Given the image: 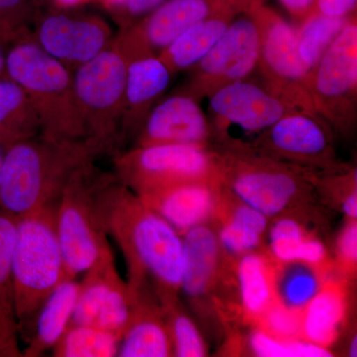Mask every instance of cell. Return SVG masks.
I'll return each instance as SVG.
<instances>
[{"mask_svg":"<svg viewBox=\"0 0 357 357\" xmlns=\"http://www.w3.org/2000/svg\"><path fill=\"white\" fill-rule=\"evenodd\" d=\"M107 236L119 244L131 291H147L162 307L178 301L184 271L183 237L115 178L102 197Z\"/></svg>","mask_w":357,"mask_h":357,"instance_id":"cell-1","label":"cell"},{"mask_svg":"<svg viewBox=\"0 0 357 357\" xmlns=\"http://www.w3.org/2000/svg\"><path fill=\"white\" fill-rule=\"evenodd\" d=\"M100 155L86 140L55 141L38 135L11 145L0 171V211L17 220L56 203L73 174Z\"/></svg>","mask_w":357,"mask_h":357,"instance_id":"cell-2","label":"cell"},{"mask_svg":"<svg viewBox=\"0 0 357 357\" xmlns=\"http://www.w3.org/2000/svg\"><path fill=\"white\" fill-rule=\"evenodd\" d=\"M4 75L31 100L42 137L86 140L77 107L73 70L40 48L31 35L7 47Z\"/></svg>","mask_w":357,"mask_h":357,"instance_id":"cell-3","label":"cell"},{"mask_svg":"<svg viewBox=\"0 0 357 357\" xmlns=\"http://www.w3.org/2000/svg\"><path fill=\"white\" fill-rule=\"evenodd\" d=\"M57 203L16 220L13 296L18 333L31 328L42 303L68 278L56 222Z\"/></svg>","mask_w":357,"mask_h":357,"instance_id":"cell-4","label":"cell"},{"mask_svg":"<svg viewBox=\"0 0 357 357\" xmlns=\"http://www.w3.org/2000/svg\"><path fill=\"white\" fill-rule=\"evenodd\" d=\"M115 178L89 162L73 174L59 197L56 222L68 278L77 279L112 250L102 197Z\"/></svg>","mask_w":357,"mask_h":357,"instance_id":"cell-5","label":"cell"},{"mask_svg":"<svg viewBox=\"0 0 357 357\" xmlns=\"http://www.w3.org/2000/svg\"><path fill=\"white\" fill-rule=\"evenodd\" d=\"M220 182L239 201L276 217L306 195L311 174L249 147L217 148Z\"/></svg>","mask_w":357,"mask_h":357,"instance_id":"cell-6","label":"cell"},{"mask_svg":"<svg viewBox=\"0 0 357 357\" xmlns=\"http://www.w3.org/2000/svg\"><path fill=\"white\" fill-rule=\"evenodd\" d=\"M126 67L128 59L112 41L109 48L73 72L86 140L102 155L112 153L121 143Z\"/></svg>","mask_w":357,"mask_h":357,"instance_id":"cell-7","label":"cell"},{"mask_svg":"<svg viewBox=\"0 0 357 357\" xmlns=\"http://www.w3.org/2000/svg\"><path fill=\"white\" fill-rule=\"evenodd\" d=\"M206 100L211 144L218 148L252 147L275 122L297 112L264 84L248 79L227 84Z\"/></svg>","mask_w":357,"mask_h":357,"instance_id":"cell-8","label":"cell"},{"mask_svg":"<svg viewBox=\"0 0 357 357\" xmlns=\"http://www.w3.org/2000/svg\"><path fill=\"white\" fill-rule=\"evenodd\" d=\"M115 175L136 195L195 181L220 178L213 150L191 144L133 146L116 154Z\"/></svg>","mask_w":357,"mask_h":357,"instance_id":"cell-9","label":"cell"},{"mask_svg":"<svg viewBox=\"0 0 357 357\" xmlns=\"http://www.w3.org/2000/svg\"><path fill=\"white\" fill-rule=\"evenodd\" d=\"M310 93L317 114L331 130L351 136L357 121L356 14L312 73Z\"/></svg>","mask_w":357,"mask_h":357,"instance_id":"cell-10","label":"cell"},{"mask_svg":"<svg viewBox=\"0 0 357 357\" xmlns=\"http://www.w3.org/2000/svg\"><path fill=\"white\" fill-rule=\"evenodd\" d=\"M253 10L259 26L257 70L262 84L291 109L317 114L310 93L311 76L298 53L296 28L264 1L255 4Z\"/></svg>","mask_w":357,"mask_h":357,"instance_id":"cell-11","label":"cell"},{"mask_svg":"<svg viewBox=\"0 0 357 357\" xmlns=\"http://www.w3.org/2000/svg\"><path fill=\"white\" fill-rule=\"evenodd\" d=\"M255 4L237 14L218 43L190 69L185 93L202 102L223 86L249 79L257 70L260 32Z\"/></svg>","mask_w":357,"mask_h":357,"instance_id":"cell-12","label":"cell"},{"mask_svg":"<svg viewBox=\"0 0 357 357\" xmlns=\"http://www.w3.org/2000/svg\"><path fill=\"white\" fill-rule=\"evenodd\" d=\"M332 132L318 114L291 112L249 148L306 172L328 171L338 166Z\"/></svg>","mask_w":357,"mask_h":357,"instance_id":"cell-13","label":"cell"},{"mask_svg":"<svg viewBox=\"0 0 357 357\" xmlns=\"http://www.w3.org/2000/svg\"><path fill=\"white\" fill-rule=\"evenodd\" d=\"M31 36L42 50L74 72L109 48L115 35L100 16L55 8L40 11Z\"/></svg>","mask_w":357,"mask_h":357,"instance_id":"cell-14","label":"cell"},{"mask_svg":"<svg viewBox=\"0 0 357 357\" xmlns=\"http://www.w3.org/2000/svg\"><path fill=\"white\" fill-rule=\"evenodd\" d=\"M132 312L130 289L117 271L110 250L84 272L70 324L95 326L121 338Z\"/></svg>","mask_w":357,"mask_h":357,"instance_id":"cell-15","label":"cell"},{"mask_svg":"<svg viewBox=\"0 0 357 357\" xmlns=\"http://www.w3.org/2000/svg\"><path fill=\"white\" fill-rule=\"evenodd\" d=\"M264 0H166L151 13L128 27L119 37L126 43L158 55L185 30L215 14Z\"/></svg>","mask_w":357,"mask_h":357,"instance_id":"cell-16","label":"cell"},{"mask_svg":"<svg viewBox=\"0 0 357 357\" xmlns=\"http://www.w3.org/2000/svg\"><path fill=\"white\" fill-rule=\"evenodd\" d=\"M210 123L198 100L185 93L169 96L150 110L134 146L157 144L211 145Z\"/></svg>","mask_w":357,"mask_h":357,"instance_id":"cell-17","label":"cell"},{"mask_svg":"<svg viewBox=\"0 0 357 357\" xmlns=\"http://www.w3.org/2000/svg\"><path fill=\"white\" fill-rule=\"evenodd\" d=\"M220 178L195 181L138 195L181 236L215 217L220 201Z\"/></svg>","mask_w":357,"mask_h":357,"instance_id":"cell-18","label":"cell"},{"mask_svg":"<svg viewBox=\"0 0 357 357\" xmlns=\"http://www.w3.org/2000/svg\"><path fill=\"white\" fill-rule=\"evenodd\" d=\"M128 59L121 140L135 138L150 110L168 88L173 74L156 54L141 52Z\"/></svg>","mask_w":357,"mask_h":357,"instance_id":"cell-19","label":"cell"},{"mask_svg":"<svg viewBox=\"0 0 357 357\" xmlns=\"http://www.w3.org/2000/svg\"><path fill=\"white\" fill-rule=\"evenodd\" d=\"M133 312L119 342V357L173 356L162 306L154 296L131 293Z\"/></svg>","mask_w":357,"mask_h":357,"instance_id":"cell-20","label":"cell"},{"mask_svg":"<svg viewBox=\"0 0 357 357\" xmlns=\"http://www.w3.org/2000/svg\"><path fill=\"white\" fill-rule=\"evenodd\" d=\"M79 293V282L74 278L65 279L52 291L35 316L23 357H40L53 349L70 325Z\"/></svg>","mask_w":357,"mask_h":357,"instance_id":"cell-21","label":"cell"},{"mask_svg":"<svg viewBox=\"0 0 357 357\" xmlns=\"http://www.w3.org/2000/svg\"><path fill=\"white\" fill-rule=\"evenodd\" d=\"M184 271L181 291L192 300L204 297L217 280L222 246L218 234L208 225H202L185 232Z\"/></svg>","mask_w":357,"mask_h":357,"instance_id":"cell-22","label":"cell"},{"mask_svg":"<svg viewBox=\"0 0 357 357\" xmlns=\"http://www.w3.org/2000/svg\"><path fill=\"white\" fill-rule=\"evenodd\" d=\"M248 7H231L197 23L160 52L159 58L173 75L192 69L218 43L237 14Z\"/></svg>","mask_w":357,"mask_h":357,"instance_id":"cell-23","label":"cell"},{"mask_svg":"<svg viewBox=\"0 0 357 357\" xmlns=\"http://www.w3.org/2000/svg\"><path fill=\"white\" fill-rule=\"evenodd\" d=\"M236 201L225 202L222 191L215 213L222 218L218 237L223 251L232 256H243L261 244L268 218L237 198Z\"/></svg>","mask_w":357,"mask_h":357,"instance_id":"cell-24","label":"cell"},{"mask_svg":"<svg viewBox=\"0 0 357 357\" xmlns=\"http://www.w3.org/2000/svg\"><path fill=\"white\" fill-rule=\"evenodd\" d=\"M345 309V293L342 286L337 282H324L302 311L301 337L328 349L337 340Z\"/></svg>","mask_w":357,"mask_h":357,"instance_id":"cell-25","label":"cell"},{"mask_svg":"<svg viewBox=\"0 0 357 357\" xmlns=\"http://www.w3.org/2000/svg\"><path fill=\"white\" fill-rule=\"evenodd\" d=\"M275 266L268 258L253 252L241 256L237 264V283L246 319L257 323L276 300Z\"/></svg>","mask_w":357,"mask_h":357,"instance_id":"cell-26","label":"cell"},{"mask_svg":"<svg viewBox=\"0 0 357 357\" xmlns=\"http://www.w3.org/2000/svg\"><path fill=\"white\" fill-rule=\"evenodd\" d=\"M40 134V121L31 100L20 84L0 77V144L8 148Z\"/></svg>","mask_w":357,"mask_h":357,"instance_id":"cell-27","label":"cell"},{"mask_svg":"<svg viewBox=\"0 0 357 357\" xmlns=\"http://www.w3.org/2000/svg\"><path fill=\"white\" fill-rule=\"evenodd\" d=\"M269 246L277 264L307 263L326 269V251L323 243L307 234L304 227L291 218H281L270 229Z\"/></svg>","mask_w":357,"mask_h":357,"instance_id":"cell-28","label":"cell"},{"mask_svg":"<svg viewBox=\"0 0 357 357\" xmlns=\"http://www.w3.org/2000/svg\"><path fill=\"white\" fill-rule=\"evenodd\" d=\"M326 270L294 261L275 267V295L282 305L302 312L324 284Z\"/></svg>","mask_w":357,"mask_h":357,"instance_id":"cell-29","label":"cell"},{"mask_svg":"<svg viewBox=\"0 0 357 357\" xmlns=\"http://www.w3.org/2000/svg\"><path fill=\"white\" fill-rule=\"evenodd\" d=\"M354 14L347 17H331L314 10L301 21L296 29L298 53L310 76Z\"/></svg>","mask_w":357,"mask_h":357,"instance_id":"cell-30","label":"cell"},{"mask_svg":"<svg viewBox=\"0 0 357 357\" xmlns=\"http://www.w3.org/2000/svg\"><path fill=\"white\" fill-rule=\"evenodd\" d=\"M121 337L91 326L70 324L52 349L55 357H115Z\"/></svg>","mask_w":357,"mask_h":357,"instance_id":"cell-31","label":"cell"},{"mask_svg":"<svg viewBox=\"0 0 357 357\" xmlns=\"http://www.w3.org/2000/svg\"><path fill=\"white\" fill-rule=\"evenodd\" d=\"M16 220L13 215L0 211V317L14 325H16V319L13 296V251Z\"/></svg>","mask_w":357,"mask_h":357,"instance_id":"cell-32","label":"cell"},{"mask_svg":"<svg viewBox=\"0 0 357 357\" xmlns=\"http://www.w3.org/2000/svg\"><path fill=\"white\" fill-rule=\"evenodd\" d=\"M167 330L172 344L173 356L202 357L206 356V345L198 328L178 307V301L162 307Z\"/></svg>","mask_w":357,"mask_h":357,"instance_id":"cell-33","label":"cell"},{"mask_svg":"<svg viewBox=\"0 0 357 357\" xmlns=\"http://www.w3.org/2000/svg\"><path fill=\"white\" fill-rule=\"evenodd\" d=\"M39 0H0V40L9 45L32 34Z\"/></svg>","mask_w":357,"mask_h":357,"instance_id":"cell-34","label":"cell"},{"mask_svg":"<svg viewBox=\"0 0 357 357\" xmlns=\"http://www.w3.org/2000/svg\"><path fill=\"white\" fill-rule=\"evenodd\" d=\"M250 349L260 357H328L332 354L303 338L282 340L258 328L250 337Z\"/></svg>","mask_w":357,"mask_h":357,"instance_id":"cell-35","label":"cell"},{"mask_svg":"<svg viewBox=\"0 0 357 357\" xmlns=\"http://www.w3.org/2000/svg\"><path fill=\"white\" fill-rule=\"evenodd\" d=\"M302 312L294 311L275 300L257 321L260 328L272 337L282 340H298L301 337Z\"/></svg>","mask_w":357,"mask_h":357,"instance_id":"cell-36","label":"cell"},{"mask_svg":"<svg viewBox=\"0 0 357 357\" xmlns=\"http://www.w3.org/2000/svg\"><path fill=\"white\" fill-rule=\"evenodd\" d=\"M165 1L166 0H128L121 8L112 13L121 28L128 27L144 18Z\"/></svg>","mask_w":357,"mask_h":357,"instance_id":"cell-37","label":"cell"},{"mask_svg":"<svg viewBox=\"0 0 357 357\" xmlns=\"http://www.w3.org/2000/svg\"><path fill=\"white\" fill-rule=\"evenodd\" d=\"M337 255L342 266L347 271H354L357 261L356 220H351L342 230L338 238Z\"/></svg>","mask_w":357,"mask_h":357,"instance_id":"cell-38","label":"cell"},{"mask_svg":"<svg viewBox=\"0 0 357 357\" xmlns=\"http://www.w3.org/2000/svg\"><path fill=\"white\" fill-rule=\"evenodd\" d=\"M17 326L0 317V357H23Z\"/></svg>","mask_w":357,"mask_h":357,"instance_id":"cell-39","label":"cell"},{"mask_svg":"<svg viewBox=\"0 0 357 357\" xmlns=\"http://www.w3.org/2000/svg\"><path fill=\"white\" fill-rule=\"evenodd\" d=\"M357 0H317L319 13L331 17H347L356 13Z\"/></svg>","mask_w":357,"mask_h":357,"instance_id":"cell-40","label":"cell"},{"mask_svg":"<svg viewBox=\"0 0 357 357\" xmlns=\"http://www.w3.org/2000/svg\"><path fill=\"white\" fill-rule=\"evenodd\" d=\"M296 20L302 21L316 9L317 0H279Z\"/></svg>","mask_w":357,"mask_h":357,"instance_id":"cell-41","label":"cell"},{"mask_svg":"<svg viewBox=\"0 0 357 357\" xmlns=\"http://www.w3.org/2000/svg\"><path fill=\"white\" fill-rule=\"evenodd\" d=\"M342 211L347 218L356 220L357 218V192L356 185L351 188L349 194L345 196L342 203Z\"/></svg>","mask_w":357,"mask_h":357,"instance_id":"cell-42","label":"cell"},{"mask_svg":"<svg viewBox=\"0 0 357 357\" xmlns=\"http://www.w3.org/2000/svg\"><path fill=\"white\" fill-rule=\"evenodd\" d=\"M55 8L64 9V10H72L77 7L88 3L91 0H51Z\"/></svg>","mask_w":357,"mask_h":357,"instance_id":"cell-43","label":"cell"},{"mask_svg":"<svg viewBox=\"0 0 357 357\" xmlns=\"http://www.w3.org/2000/svg\"><path fill=\"white\" fill-rule=\"evenodd\" d=\"M100 1H102L103 6L109 8L112 13H114V11L121 8L128 0H100Z\"/></svg>","mask_w":357,"mask_h":357,"instance_id":"cell-44","label":"cell"},{"mask_svg":"<svg viewBox=\"0 0 357 357\" xmlns=\"http://www.w3.org/2000/svg\"><path fill=\"white\" fill-rule=\"evenodd\" d=\"M7 45L0 40V77L3 76L6 72V59Z\"/></svg>","mask_w":357,"mask_h":357,"instance_id":"cell-45","label":"cell"},{"mask_svg":"<svg viewBox=\"0 0 357 357\" xmlns=\"http://www.w3.org/2000/svg\"><path fill=\"white\" fill-rule=\"evenodd\" d=\"M349 356L356 357L357 356V338H352L351 345H349Z\"/></svg>","mask_w":357,"mask_h":357,"instance_id":"cell-46","label":"cell"},{"mask_svg":"<svg viewBox=\"0 0 357 357\" xmlns=\"http://www.w3.org/2000/svg\"><path fill=\"white\" fill-rule=\"evenodd\" d=\"M6 148L2 146V145L0 144V171H1L2 162H3V157L4 154H6Z\"/></svg>","mask_w":357,"mask_h":357,"instance_id":"cell-47","label":"cell"}]
</instances>
